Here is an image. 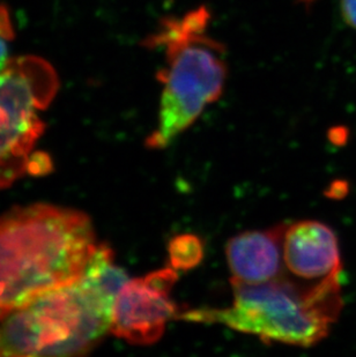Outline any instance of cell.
Masks as SVG:
<instances>
[{
	"label": "cell",
	"instance_id": "7",
	"mask_svg": "<svg viewBox=\"0 0 356 357\" xmlns=\"http://www.w3.org/2000/svg\"><path fill=\"white\" fill-rule=\"evenodd\" d=\"M283 260L285 277L309 286L340 279L343 268L336 234L313 220L285 227Z\"/></svg>",
	"mask_w": 356,
	"mask_h": 357
},
{
	"label": "cell",
	"instance_id": "4",
	"mask_svg": "<svg viewBox=\"0 0 356 357\" xmlns=\"http://www.w3.org/2000/svg\"><path fill=\"white\" fill-rule=\"evenodd\" d=\"M117 296L81 275L3 318L0 356H80L111 332Z\"/></svg>",
	"mask_w": 356,
	"mask_h": 357
},
{
	"label": "cell",
	"instance_id": "1",
	"mask_svg": "<svg viewBox=\"0 0 356 357\" xmlns=\"http://www.w3.org/2000/svg\"><path fill=\"white\" fill-rule=\"evenodd\" d=\"M84 213L47 204L13 209L0 219V319L84 273L96 249Z\"/></svg>",
	"mask_w": 356,
	"mask_h": 357
},
{
	"label": "cell",
	"instance_id": "10",
	"mask_svg": "<svg viewBox=\"0 0 356 357\" xmlns=\"http://www.w3.org/2000/svg\"><path fill=\"white\" fill-rule=\"evenodd\" d=\"M51 162L49 156L44 154H37V155L31 156L29 161V167H28V172L33 175H40L44 172L50 170Z\"/></svg>",
	"mask_w": 356,
	"mask_h": 357
},
{
	"label": "cell",
	"instance_id": "3",
	"mask_svg": "<svg viewBox=\"0 0 356 357\" xmlns=\"http://www.w3.org/2000/svg\"><path fill=\"white\" fill-rule=\"evenodd\" d=\"M232 286L229 307L184 311L177 319L222 324L265 342L311 347L329 335L343 310L340 279L309 286L283 275L255 284L232 281Z\"/></svg>",
	"mask_w": 356,
	"mask_h": 357
},
{
	"label": "cell",
	"instance_id": "11",
	"mask_svg": "<svg viewBox=\"0 0 356 357\" xmlns=\"http://www.w3.org/2000/svg\"><path fill=\"white\" fill-rule=\"evenodd\" d=\"M340 8L343 20L356 31V0H341Z\"/></svg>",
	"mask_w": 356,
	"mask_h": 357
},
{
	"label": "cell",
	"instance_id": "13",
	"mask_svg": "<svg viewBox=\"0 0 356 357\" xmlns=\"http://www.w3.org/2000/svg\"><path fill=\"white\" fill-rule=\"evenodd\" d=\"M299 3H304V5H311V3H315L317 0H297Z\"/></svg>",
	"mask_w": 356,
	"mask_h": 357
},
{
	"label": "cell",
	"instance_id": "9",
	"mask_svg": "<svg viewBox=\"0 0 356 357\" xmlns=\"http://www.w3.org/2000/svg\"><path fill=\"white\" fill-rule=\"evenodd\" d=\"M204 252V244L198 236L179 235L169 243V265L175 271L191 270L202 261Z\"/></svg>",
	"mask_w": 356,
	"mask_h": 357
},
{
	"label": "cell",
	"instance_id": "5",
	"mask_svg": "<svg viewBox=\"0 0 356 357\" xmlns=\"http://www.w3.org/2000/svg\"><path fill=\"white\" fill-rule=\"evenodd\" d=\"M56 80L45 63L31 58L0 72V189L28 172L44 130L40 112L54 98Z\"/></svg>",
	"mask_w": 356,
	"mask_h": 357
},
{
	"label": "cell",
	"instance_id": "12",
	"mask_svg": "<svg viewBox=\"0 0 356 357\" xmlns=\"http://www.w3.org/2000/svg\"><path fill=\"white\" fill-rule=\"evenodd\" d=\"M10 65V50L6 38L3 34H0V72Z\"/></svg>",
	"mask_w": 356,
	"mask_h": 357
},
{
	"label": "cell",
	"instance_id": "2",
	"mask_svg": "<svg viewBox=\"0 0 356 357\" xmlns=\"http://www.w3.org/2000/svg\"><path fill=\"white\" fill-rule=\"evenodd\" d=\"M209 8L200 6L179 17L162 19L144 40L151 49L162 47L165 61L158 72L161 100L158 125L146 140L148 149L170 145L223 93L227 50L209 35Z\"/></svg>",
	"mask_w": 356,
	"mask_h": 357
},
{
	"label": "cell",
	"instance_id": "6",
	"mask_svg": "<svg viewBox=\"0 0 356 357\" xmlns=\"http://www.w3.org/2000/svg\"><path fill=\"white\" fill-rule=\"evenodd\" d=\"M177 280V272L172 267L128 280L114 303L111 333L137 346L158 342L167 324L181 314L172 297Z\"/></svg>",
	"mask_w": 356,
	"mask_h": 357
},
{
	"label": "cell",
	"instance_id": "8",
	"mask_svg": "<svg viewBox=\"0 0 356 357\" xmlns=\"http://www.w3.org/2000/svg\"><path fill=\"white\" fill-rule=\"evenodd\" d=\"M285 225L249 230L229 239L225 258L232 281L267 282L283 275V237Z\"/></svg>",
	"mask_w": 356,
	"mask_h": 357
}]
</instances>
